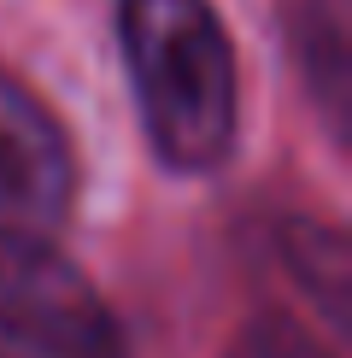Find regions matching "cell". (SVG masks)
I'll use <instances>...</instances> for the list:
<instances>
[{
	"label": "cell",
	"instance_id": "cell-1",
	"mask_svg": "<svg viewBox=\"0 0 352 358\" xmlns=\"http://www.w3.org/2000/svg\"><path fill=\"white\" fill-rule=\"evenodd\" d=\"M129 77L159 159L212 171L235 147V48L212 0H124L117 6Z\"/></svg>",
	"mask_w": 352,
	"mask_h": 358
},
{
	"label": "cell",
	"instance_id": "cell-2",
	"mask_svg": "<svg viewBox=\"0 0 352 358\" xmlns=\"http://www.w3.org/2000/svg\"><path fill=\"white\" fill-rule=\"evenodd\" d=\"M0 358H124V335L65 252L0 223Z\"/></svg>",
	"mask_w": 352,
	"mask_h": 358
},
{
	"label": "cell",
	"instance_id": "cell-3",
	"mask_svg": "<svg viewBox=\"0 0 352 358\" xmlns=\"http://www.w3.org/2000/svg\"><path fill=\"white\" fill-rule=\"evenodd\" d=\"M71 141L36 94L0 71V223L6 229H53L71 212Z\"/></svg>",
	"mask_w": 352,
	"mask_h": 358
},
{
	"label": "cell",
	"instance_id": "cell-4",
	"mask_svg": "<svg viewBox=\"0 0 352 358\" xmlns=\"http://www.w3.org/2000/svg\"><path fill=\"white\" fill-rule=\"evenodd\" d=\"M229 358H329V352H323L293 317H258V323L241 329V341L229 347Z\"/></svg>",
	"mask_w": 352,
	"mask_h": 358
}]
</instances>
